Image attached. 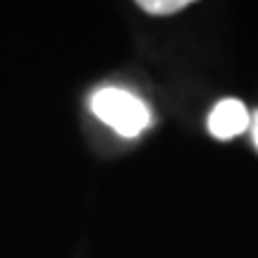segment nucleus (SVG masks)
<instances>
[{
	"label": "nucleus",
	"instance_id": "nucleus-1",
	"mask_svg": "<svg viewBox=\"0 0 258 258\" xmlns=\"http://www.w3.org/2000/svg\"><path fill=\"white\" fill-rule=\"evenodd\" d=\"M91 110L96 117H101L122 137H137L151 122V112L144 105V101L134 93L115 89V86H105L93 93Z\"/></svg>",
	"mask_w": 258,
	"mask_h": 258
},
{
	"label": "nucleus",
	"instance_id": "nucleus-2",
	"mask_svg": "<svg viewBox=\"0 0 258 258\" xmlns=\"http://www.w3.org/2000/svg\"><path fill=\"white\" fill-rule=\"evenodd\" d=\"M251 124V115L246 105L237 98H225L213 108L208 117V132L220 141H227L232 137H239Z\"/></svg>",
	"mask_w": 258,
	"mask_h": 258
},
{
	"label": "nucleus",
	"instance_id": "nucleus-3",
	"mask_svg": "<svg viewBox=\"0 0 258 258\" xmlns=\"http://www.w3.org/2000/svg\"><path fill=\"white\" fill-rule=\"evenodd\" d=\"M189 0H141L139 8L148 15H175L179 10H184Z\"/></svg>",
	"mask_w": 258,
	"mask_h": 258
},
{
	"label": "nucleus",
	"instance_id": "nucleus-4",
	"mask_svg": "<svg viewBox=\"0 0 258 258\" xmlns=\"http://www.w3.org/2000/svg\"><path fill=\"white\" fill-rule=\"evenodd\" d=\"M251 134H253V144L258 148V110L253 112V117H251Z\"/></svg>",
	"mask_w": 258,
	"mask_h": 258
}]
</instances>
